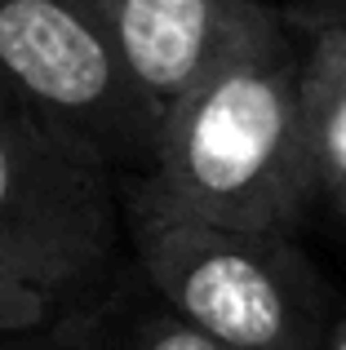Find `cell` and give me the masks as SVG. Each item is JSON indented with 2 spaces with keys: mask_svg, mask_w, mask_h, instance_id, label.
<instances>
[{
  "mask_svg": "<svg viewBox=\"0 0 346 350\" xmlns=\"http://www.w3.org/2000/svg\"><path fill=\"white\" fill-rule=\"evenodd\" d=\"M320 204L293 27L231 53L165 111L133 213L293 235Z\"/></svg>",
  "mask_w": 346,
  "mask_h": 350,
  "instance_id": "6da1fadb",
  "label": "cell"
},
{
  "mask_svg": "<svg viewBox=\"0 0 346 350\" xmlns=\"http://www.w3.org/2000/svg\"><path fill=\"white\" fill-rule=\"evenodd\" d=\"M133 253L160 301L226 350H320L333 297L293 235L133 213Z\"/></svg>",
  "mask_w": 346,
  "mask_h": 350,
  "instance_id": "7a4b0ae2",
  "label": "cell"
},
{
  "mask_svg": "<svg viewBox=\"0 0 346 350\" xmlns=\"http://www.w3.org/2000/svg\"><path fill=\"white\" fill-rule=\"evenodd\" d=\"M0 89L58 142L147 169L165 116L89 0H0Z\"/></svg>",
  "mask_w": 346,
  "mask_h": 350,
  "instance_id": "3957f363",
  "label": "cell"
},
{
  "mask_svg": "<svg viewBox=\"0 0 346 350\" xmlns=\"http://www.w3.org/2000/svg\"><path fill=\"white\" fill-rule=\"evenodd\" d=\"M116 244V169L0 98V266L62 301L103 280Z\"/></svg>",
  "mask_w": 346,
  "mask_h": 350,
  "instance_id": "277c9868",
  "label": "cell"
},
{
  "mask_svg": "<svg viewBox=\"0 0 346 350\" xmlns=\"http://www.w3.org/2000/svg\"><path fill=\"white\" fill-rule=\"evenodd\" d=\"M89 9L160 116L231 53L284 27V9L267 0H89Z\"/></svg>",
  "mask_w": 346,
  "mask_h": 350,
  "instance_id": "5b68a950",
  "label": "cell"
},
{
  "mask_svg": "<svg viewBox=\"0 0 346 350\" xmlns=\"http://www.w3.org/2000/svg\"><path fill=\"white\" fill-rule=\"evenodd\" d=\"M302 44V103L320 204L346 226V44L315 18L284 9Z\"/></svg>",
  "mask_w": 346,
  "mask_h": 350,
  "instance_id": "8992f818",
  "label": "cell"
},
{
  "mask_svg": "<svg viewBox=\"0 0 346 350\" xmlns=\"http://www.w3.org/2000/svg\"><path fill=\"white\" fill-rule=\"evenodd\" d=\"M129 350H226V346L213 342L209 333H200L196 324H187L182 315H173L169 306H160L138 319Z\"/></svg>",
  "mask_w": 346,
  "mask_h": 350,
  "instance_id": "52a82bcc",
  "label": "cell"
},
{
  "mask_svg": "<svg viewBox=\"0 0 346 350\" xmlns=\"http://www.w3.org/2000/svg\"><path fill=\"white\" fill-rule=\"evenodd\" d=\"M49 310H53V301L40 288L23 284L18 275H9L0 266V337H23L31 328H40L49 319Z\"/></svg>",
  "mask_w": 346,
  "mask_h": 350,
  "instance_id": "ba28073f",
  "label": "cell"
},
{
  "mask_svg": "<svg viewBox=\"0 0 346 350\" xmlns=\"http://www.w3.org/2000/svg\"><path fill=\"white\" fill-rule=\"evenodd\" d=\"M297 14L315 18V23L329 27V31L346 44V0H306V5H297Z\"/></svg>",
  "mask_w": 346,
  "mask_h": 350,
  "instance_id": "9c48e42d",
  "label": "cell"
},
{
  "mask_svg": "<svg viewBox=\"0 0 346 350\" xmlns=\"http://www.w3.org/2000/svg\"><path fill=\"white\" fill-rule=\"evenodd\" d=\"M320 350H346V310L333 319V328H329V337H324Z\"/></svg>",
  "mask_w": 346,
  "mask_h": 350,
  "instance_id": "30bf717a",
  "label": "cell"
},
{
  "mask_svg": "<svg viewBox=\"0 0 346 350\" xmlns=\"http://www.w3.org/2000/svg\"><path fill=\"white\" fill-rule=\"evenodd\" d=\"M0 98H9V94H5V89H0ZM9 103H14V98H9Z\"/></svg>",
  "mask_w": 346,
  "mask_h": 350,
  "instance_id": "8fae6325",
  "label": "cell"
}]
</instances>
